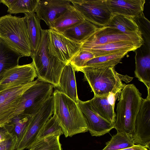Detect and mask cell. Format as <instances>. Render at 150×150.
Listing matches in <instances>:
<instances>
[{
    "label": "cell",
    "instance_id": "29",
    "mask_svg": "<svg viewBox=\"0 0 150 150\" xmlns=\"http://www.w3.org/2000/svg\"><path fill=\"white\" fill-rule=\"evenodd\" d=\"M38 0H14L7 12L10 14L35 12Z\"/></svg>",
    "mask_w": 150,
    "mask_h": 150
},
{
    "label": "cell",
    "instance_id": "15",
    "mask_svg": "<svg viewBox=\"0 0 150 150\" xmlns=\"http://www.w3.org/2000/svg\"><path fill=\"white\" fill-rule=\"evenodd\" d=\"M113 16L121 15L133 19L143 12L144 0H106Z\"/></svg>",
    "mask_w": 150,
    "mask_h": 150
},
{
    "label": "cell",
    "instance_id": "11",
    "mask_svg": "<svg viewBox=\"0 0 150 150\" xmlns=\"http://www.w3.org/2000/svg\"><path fill=\"white\" fill-rule=\"evenodd\" d=\"M132 137L136 145H139L150 150V94L143 99L135 123Z\"/></svg>",
    "mask_w": 150,
    "mask_h": 150
},
{
    "label": "cell",
    "instance_id": "16",
    "mask_svg": "<svg viewBox=\"0 0 150 150\" xmlns=\"http://www.w3.org/2000/svg\"><path fill=\"white\" fill-rule=\"evenodd\" d=\"M75 71L70 63L67 64L61 74L57 87L58 90L77 103L78 97Z\"/></svg>",
    "mask_w": 150,
    "mask_h": 150
},
{
    "label": "cell",
    "instance_id": "7",
    "mask_svg": "<svg viewBox=\"0 0 150 150\" xmlns=\"http://www.w3.org/2000/svg\"><path fill=\"white\" fill-rule=\"evenodd\" d=\"M71 2L85 20L98 27L107 25L113 16L106 0H71Z\"/></svg>",
    "mask_w": 150,
    "mask_h": 150
},
{
    "label": "cell",
    "instance_id": "30",
    "mask_svg": "<svg viewBox=\"0 0 150 150\" xmlns=\"http://www.w3.org/2000/svg\"><path fill=\"white\" fill-rule=\"evenodd\" d=\"M63 134L62 128L57 118L53 115L43 126L38 135L37 140L50 136H60Z\"/></svg>",
    "mask_w": 150,
    "mask_h": 150
},
{
    "label": "cell",
    "instance_id": "5",
    "mask_svg": "<svg viewBox=\"0 0 150 150\" xmlns=\"http://www.w3.org/2000/svg\"><path fill=\"white\" fill-rule=\"evenodd\" d=\"M38 79L37 82L23 95L16 112V117L19 115L33 116L52 95L54 86L50 83Z\"/></svg>",
    "mask_w": 150,
    "mask_h": 150
},
{
    "label": "cell",
    "instance_id": "6",
    "mask_svg": "<svg viewBox=\"0 0 150 150\" xmlns=\"http://www.w3.org/2000/svg\"><path fill=\"white\" fill-rule=\"evenodd\" d=\"M54 97L52 95L42 105L38 111L31 116L28 124L15 150L28 149L36 141L43 126L53 113Z\"/></svg>",
    "mask_w": 150,
    "mask_h": 150
},
{
    "label": "cell",
    "instance_id": "21",
    "mask_svg": "<svg viewBox=\"0 0 150 150\" xmlns=\"http://www.w3.org/2000/svg\"><path fill=\"white\" fill-rule=\"evenodd\" d=\"M84 20L71 4L54 21L51 29L62 33L66 29L79 24Z\"/></svg>",
    "mask_w": 150,
    "mask_h": 150
},
{
    "label": "cell",
    "instance_id": "10",
    "mask_svg": "<svg viewBox=\"0 0 150 150\" xmlns=\"http://www.w3.org/2000/svg\"><path fill=\"white\" fill-rule=\"evenodd\" d=\"M48 31L50 51L58 60L67 64L79 52L82 44L75 42L52 29H49Z\"/></svg>",
    "mask_w": 150,
    "mask_h": 150
},
{
    "label": "cell",
    "instance_id": "26",
    "mask_svg": "<svg viewBox=\"0 0 150 150\" xmlns=\"http://www.w3.org/2000/svg\"><path fill=\"white\" fill-rule=\"evenodd\" d=\"M128 52H122L113 54L95 57L88 61L83 67H115L120 62L122 59Z\"/></svg>",
    "mask_w": 150,
    "mask_h": 150
},
{
    "label": "cell",
    "instance_id": "24",
    "mask_svg": "<svg viewBox=\"0 0 150 150\" xmlns=\"http://www.w3.org/2000/svg\"><path fill=\"white\" fill-rule=\"evenodd\" d=\"M107 25L126 34H142L134 19L124 16H113Z\"/></svg>",
    "mask_w": 150,
    "mask_h": 150
},
{
    "label": "cell",
    "instance_id": "12",
    "mask_svg": "<svg viewBox=\"0 0 150 150\" xmlns=\"http://www.w3.org/2000/svg\"><path fill=\"white\" fill-rule=\"evenodd\" d=\"M37 77L32 62L15 66L6 71L0 81V91L32 82Z\"/></svg>",
    "mask_w": 150,
    "mask_h": 150
},
{
    "label": "cell",
    "instance_id": "20",
    "mask_svg": "<svg viewBox=\"0 0 150 150\" xmlns=\"http://www.w3.org/2000/svg\"><path fill=\"white\" fill-rule=\"evenodd\" d=\"M108 96H94L88 102L92 110L102 118L114 126L116 119L114 108L109 103Z\"/></svg>",
    "mask_w": 150,
    "mask_h": 150
},
{
    "label": "cell",
    "instance_id": "13",
    "mask_svg": "<svg viewBox=\"0 0 150 150\" xmlns=\"http://www.w3.org/2000/svg\"><path fill=\"white\" fill-rule=\"evenodd\" d=\"M71 0H38L35 12L52 29L54 21L70 6Z\"/></svg>",
    "mask_w": 150,
    "mask_h": 150
},
{
    "label": "cell",
    "instance_id": "18",
    "mask_svg": "<svg viewBox=\"0 0 150 150\" xmlns=\"http://www.w3.org/2000/svg\"><path fill=\"white\" fill-rule=\"evenodd\" d=\"M98 27L85 20L82 22L66 29L62 33L72 41L82 44Z\"/></svg>",
    "mask_w": 150,
    "mask_h": 150
},
{
    "label": "cell",
    "instance_id": "1",
    "mask_svg": "<svg viewBox=\"0 0 150 150\" xmlns=\"http://www.w3.org/2000/svg\"><path fill=\"white\" fill-rule=\"evenodd\" d=\"M53 114L65 137L88 131L87 126L77 103L57 89L53 94Z\"/></svg>",
    "mask_w": 150,
    "mask_h": 150
},
{
    "label": "cell",
    "instance_id": "31",
    "mask_svg": "<svg viewBox=\"0 0 150 150\" xmlns=\"http://www.w3.org/2000/svg\"><path fill=\"white\" fill-rule=\"evenodd\" d=\"M94 57V56L91 52L87 51L80 50L71 59L69 63L75 71H78L81 69L84 66L88 61Z\"/></svg>",
    "mask_w": 150,
    "mask_h": 150
},
{
    "label": "cell",
    "instance_id": "28",
    "mask_svg": "<svg viewBox=\"0 0 150 150\" xmlns=\"http://www.w3.org/2000/svg\"><path fill=\"white\" fill-rule=\"evenodd\" d=\"M59 136L51 135L37 140L30 150H62Z\"/></svg>",
    "mask_w": 150,
    "mask_h": 150
},
{
    "label": "cell",
    "instance_id": "9",
    "mask_svg": "<svg viewBox=\"0 0 150 150\" xmlns=\"http://www.w3.org/2000/svg\"><path fill=\"white\" fill-rule=\"evenodd\" d=\"M31 82L0 91V126L5 125L16 117V112L24 92L35 83Z\"/></svg>",
    "mask_w": 150,
    "mask_h": 150
},
{
    "label": "cell",
    "instance_id": "17",
    "mask_svg": "<svg viewBox=\"0 0 150 150\" xmlns=\"http://www.w3.org/2000/svg\"><path fill=\"white\" fill-rule=\"evenodd\" d=\"M142 45L131 42L120 41L98 45L83 50L91 52L95 57L122 52L134 51Z\"/></svg>",
    "mask_w": 150,
    "mask_h": 150
},
{
    "label": "cell",
    "instance_id": "19",
    "mask_svg": "<svg viewBox=\"0 0 150 150\" xmlns=\"http://www.w3.org/2000/svg\"><path fill=\"white\" fill-rule=\"evenodd\" d=\"M22 57L19 52L0 39V81L6 71L19 65Z\"/></svg>",
    "mask_w": 150,
    "mask_h": 150
},
{
    "label": "cell",
    "instance_id": "8",
    "mask_svg": "<svg viewBox=\"0 0 150 150\" xmlns=\"http://www.w3.org/2000/svg\"><path fill=\"white\" fill-rule=\"evenodd\" d=\"M129 41L143 45L144 41L141 33L134 35L124 34L108 25L98 27L96 31L81 44L80 50L109 43Z\"/></svg>",
    "mask_w": 150,
    "mask_h": 150
},
{
    "label": "cell",
    "instance_id": "22",
    "mask_svg": "<svg viewBox=\"0 0 150 150\" xmlns=\"http://www.w3.org/2000/svg\"><path fill=\"white\" fill-rule=\"evenodd\" d=\"M135 77L146 86L150 93V53L135 56Z\"/></svg>",
    "mask_w": 150,
    "mask_h": 150
},
{
    "label": "cell",
    "instance_id": "35",
    "mask_svg": "<svg viewBox=\"0 0 150 150\" xmlns=\"http://www.w3.org/2000/svg\"><path fill=\"white\" fill-rule=\"evenodd\" d=\"M121 93H111L108 96V101L114 108L115 101L117 98L118 99L119 98Z\"/></svg>",
    "mask_w": 150,
    "mask_h": 150
},
{
    "label": "cell",
    "instance_id": "38",
    "mask_svg": "<svg viewBox=\"0 0 150 150\" xmlns=\"http://www.w3.org/2000/svg\"><path fill=\"white\" fill-rule=\"evenodd\" d=\"M29 150H30V149H29Z\"/></svg>",
    "mask_w": 150,
    "mask_h": 150
},
{
    "label": "cell",
    "instance_id": "2",
    "mask_svg": "<svg viewBox=\"0 0 150 150\" xmlns=\"http://www.w3.org/2000/svg\"><path fill=\"white\" fill-rule=\"evenodd\" d=\"M114 67H85L79 71L82 72L84 79L88 83L94 96H108L110 93H121L126 85L122 81L127 83L133 78L118 74Z\"/></svg>",
    "mask_w": 150,
    "mask_h": 150
},
{
    "label": "cell",
    "instance_id": "32",
    "mask_svg": "<svg viewBox=\"0 0 150 150\" xmlns=\"http://www.w3.org/2000/svg\"><path fill=\"white\" fill-rule=\"evenodd\" d=\"M133 19L138 26L142 36H143L145 38L150 47L149 21L145 17L143 12Z\"/></svg>",
    "mask_w": 150,
    "mask_h": 150
},
{
    "label": "cell",
    "instance_id": "25",
    "mask_svg": "<svg viewBox=\"0 0 150 150\" xmlns=\"http://www.w3.org/2000/svg\"><path fill=\"white\" fill-rule=\"evenodd\" d=\"M134 144L132 134L117 132L106 143V146L102 150H120L132 147Z\"/></svg>",
    "mask_w": 150,
    "mask_h": 150
},
{
    "label": "cell",
    "instance_id": "3",
    "mask_svg": "<svg viewBox=\"0 0 150 150\" xmlns=\"http://www.w3.org/2000/svg\"><path fill=\"white\" fill-rule=\"evenodd\" d=\"M0 39L22 57L31 56L32 49L25 17L8 14L0 17Z\"/></svg>",
    "mask_w": 150,
    "mask_h": 150
},
{
    "label": "cell",
    "instance_id": "14",
    "mask_svg": "<svg viewBox=\"0 0 150 150\" xmlns=\"http://www.w3.org/2000/svg\"><path fill=\"white\" fill-rule=\"evenodd\" d=\"M86 122L88 131L92 136H100L109 133L114 126L105 120L91 109L88 101L79 100L77 103Z\"/></svg>",
    "mask_w": 150,
    "mask_h": 150
},
{
    "label": "cell",
    "instance_id": "34",
    "mask_svg": "<svg viewBox=\"0 0 150 150\" xmlns=\"http://www.w3.org/2000/svg\"><path fill=\"white\" fill-rule=\"evenodd\" d=\"M5 125L0 126V143L8 139L13 136Z\"/></svg>",
    "mask_w": 150,
    "mask_h": 150
},
{
    "label": "cell",
    "instance_id": "27",
    "mask_svg": "<svg viewBox=\"0 0 150 150\" xmlns=\"http://www.w3.org/2000/svg\"><path fill=\"white\" fill-rule=\"evenodd\" d=\"M31 117L19 115L15 117L8 124L4 125L10 133L16 137L18 140V143L22 137Z\"/></svg>",
    "mask_w": 150,
    "mask_h": 150
},
{
    "label": "cell",
    "instance_id": "37",
    "mask_svg": "<svg viewBox=\"0 0 150 150\" xmlns=\"http://www.w3.org/2000/svg\"><path fill=\"white\" fill-rule=\"evenodd\" d=\"M14 0H1L0 3H2L9 8L14 1Z\"/></svg>",
    "mask_w": 150,
    "mask_h": 150
},
{
    "label": "cell",
    "instance_id": "33",
    "mask_svg": "<svg viewBox=\"0 0 150 150\" xmlns=\"http://www.w3.org/2000/svg\"><path fill=\"white\" fill-rule=\"evenodd\" d=\"M18 140L15 135L0 143V150H15Z\"/></svg>",
    "mask_w": 150,
    "mask_h": 150
},
{
    "label": "cell",
    "instance_id": "4",
    "mask_svg": "<svg viewBox=\"0 0 150 150\" xmlns=\"http://www.w3.org/2000/svg\"><path fill=\"white\" fill-rule=\"evenodd\" d=\"M143 99L133 84L127 85L122 90L117 104L114 128L117 132L133 134L136 117Z\"/></svg>",
    "mask_w": 150,
    "mask_h": 150
},
{
    "label": "cell",
    "instance_id": "36",
    "mask_svg": "<svg viewBox=\"0 0 150 150\" xmlns=\"http://www.w3.org/2000/svg\"><path fill=\"white\" fill-rule=\"evenodd\" d=\"M120 150H149L146 147L139 145H134L133 146L130 148Z\"/></svg>",
    "mask_w": 150,
    "mask_h": 150
},
{
    "label": "cell",
    "instance_id": "23",
    "mask_svg": "<svg viewBox=\"0 0 150 150\" xmlns=\"http://www.w3.org/2000/svg\"><path fill=\"white\" fill-rule=\"evenodd\" d=\"M24 17L26 22L33 53L37 50L41 41L42 29L40 25V20L35 12L25 13Z\"/></svg>",
    "mask_w": 150,
    "mask_h": 150
}]
</instances>
